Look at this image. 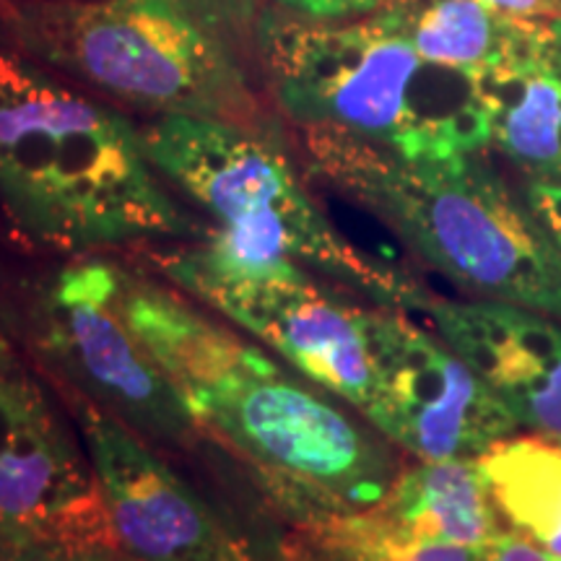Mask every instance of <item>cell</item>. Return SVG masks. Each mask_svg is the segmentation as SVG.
Listing matches in <instances>:
<instances>
[{
  "instance_id": "4",
  "label": "cell",
  "mask_w": 561,
  "mask_h": 561,
  "mask_svg": "<svg viewBox=\"0 0 561 561\" xmlns=\"http://www.w3.org/2000/svg\"><path fill=\"white\" fill-rule=\"evenodd\" d=\"M310 170L396 231L476 299L561 314V252L479 153L403 157L333 130H305Z\"/></svg>"
},
{
  "instance_id": "6",
  "label": "cell",
  "mask_w": 561,
  "mask_h": 561,
  "mask_svg": "<svg viewBox=\"0 0 561 561\" xmlns=\"http://www.w3.org/2000/svg\"><path fill=\"white\" fill-rule=\"evenodd\" d=\"M3 13L19 53L110 100L284 136L242 55L174 0H3Z\"/></svg>"
},
{
  "instance_id": "3",
  "label": "cell",
  "mask_w": 561,
  "mask_h": 561,
  "mask_svg": "<svg viewBox=\"0 0 561 561\" xmlns=\"http://www.w3.org/2000/svg\"><path fill=\"white\" fill-rule=\"evenodd\" d=\"M140 133L164 182L210 219L195 244L161 250L172 261L231 280L312 276L377 307H430L432 297L416 280L333 227L286 157L284 136L185 115L153 117Z\"/></svg>"
},
{
  "instance_id": "21",
  "label": "cell",
  "mask_w": 561,
  "mask_h": 561,
  "mask_svg": "<svg viewBox=\"0 0 561 561\" xmlns=\"http://www.w3.org/2000/svg\"><path fill=\"white\" fill-rule=\"evenodd\" d=\"M525 203H528L536 219L546 229V234H549V240L561 252V178L528 180Z\"/></svg>"
},
{
  "instance_id": "25",
  "label": "cell",
  "mask_w": 561,
  "mask_h": 561,
  "mask_svg": "<svg viewBox=\"0 0 561 561\" xmlns=\"http://www.w3.org/2000/svg\"><path fill=\"white\" fill-rule=\"evenodd\" d=\"M0 45H11L9 30H5V13H3V0H0Z\"/></svg>"
},
{
  "instance_id": "14",
  "label": "cell",
  "mask_w": 561,
  "mask_h": 561,
  "mask_svg": "<svg viewBox=\"0 0 561 561\" xmlns=\"http://www.w3.org/2000/svg\"><path fill=\"white\" fill-rule=\"evenodd\" d=\"M494 500L476 462L439 460L405 468L375 507L371 520L411 541L483 549L500 536Z\"/></svg>"
},
{
  "instance_id": "15",
  "label": "cell",
  "mask_w": 561,
  "mask_h": 561,
  "mask_svg": "<svg viewBox=\"0 0 561 561\" xmlns=\"http://www.w3.org/2000/svg\"><path fill=\"white\" fill-rule=\"evenodd\" d=\"M491 144L528 180L561 178V81L543 55L528 66L479 83Z\"/></svg>"
},
{
  "instance_id": "16",
  "label": "cell",
  "mask_w": 561,
  "mask_h": 561,
  "mask_svg": "<svg viewBox=\"0 0 561 561\" xmlns=\"http://www.w3.org/2000/svg\"><path fill=\"white\" fill-rule=\"evenodd\" d=\"M496 510L523 536L561 557V442L502 439L476 460Z\"/></svg>"
},
{
  "instance_id": "22",
  "label": "cell",
  "mask_w": 561,
  "mask_h": 561,
  "mask_svg": "<svg viewBox=\"0 0 561 561\" xmlns=\"http://www.w3.org/2000/svg\"><path fill=\"white\" fill-rule=\"evenodd\" d=\"M486 561H561L559 553L546 551L543 546L530 541L523 533H500V536L483 549Z\"/></svg>"
},
{
  "instance_id": "13",
  "label": "cell",
  "mask_w": 561,
  "mask_h": 561,
  "mask_svg": "<svg viewBox=\"0 0 561 561\" xmlns=\"http://www.w3.org/2000/svg\"><path fill=\"white\" fill-rule=\"evenodd\" d=\"M380 13L411 39L421 58L476 83L543 55L546 21L510 16L483 0H396Z\"/></svg>"
},
{
  "instance_id": "1",
  "label": "cell",
  "mask_w": 561,
  "mask_h": 561,
  "mask_svg": "<svg viewBox=\"0 0 561 561\" xmlns=\"http://www.w3.org/2000/svg\"><path fill=\"white\" fill-rule=\"evenodd\" d=\"M121 305L201 434L297 525L375 507L401 473L375 426L157 273L123 263Z\"/></svg>"
},
{
  "instance_id": "7",
  "label": "cell",
  "mask_w": 561,
  "mask_h": 561,
  "mask_svg": "<svg viewBox=\"0 0 561 561\" xmlns=\"http://www.w3.org/2000/svg\"><path fill=\"white\" fill-rule=\"evenodd\" d=\"M123 261L60 257L0 291V331L62 401L76 398L174 455L198 447L201 430L121 305Z\"/></svg>"
},
{
  "instance_id": "8",
  "label": "cell",
  "mask_w": 561,
  "mask_h": 561,
  "mask_svg": "<svg viewBox=\"0 0 561 561\" xmlns=\"http://www.w3.org/2000/svg\"><path fill=\"white\" fill-rule=\"evenodd\" d=\"M0 331V543L110 551L102 489L79 426Z\"/></svg>"
},
{
  "instance_id": "24",
  "label": "cell",
  "mask_w": 561,
  "mask_h": 561,
  "mask_svg": "<svg viewBox=\"0 0 561 561\" xmlns=\"http://www.w3.org/2000/svg\"><path fill=\"white\" fill-rule=\"evenodd\" d=\"M543 60H546V66L551 68V73L561 81V19L546 21Z\"/></svg>"
},
{
  "instance_id": "20",
  "label": "cell",
  "mask_w": 561,
  "mask_h": 561,
  "mask_svg": "<svg viewBox=\"0 0 561 561\" xmlns=\"http://www.w3.org/2000/svg\"><path fill=\"white\" fill-rule=\"evenodd\" d=\"M0 561H123L104 549H83L66 543H24L3 546Z\"/></svg>"
},
{
  "instance_id": "10",
  "label": "cell",
  "mask_w": 561,
  "mask_h": 561,
  "mask_svg": "<svg viewBox=\"0 0 561 561\" xmlns=\"http://www.w3.org/2000/svg\"><path fill=\"white\" fill-rule=\"evenodd\" d=\"M377 385L364 419L416 460L483 458L515 432L486 380L445 339H434L398 307L371 310Z\"/></svg>"
},
{
  "instance_id": "5",
  "label": "cell",
  "mask_w": 561,
  "mask_h": 561,
  "mask_svg": "<svg viewBox=\"0 0 561 561\" xmlns=\"http://www.w3.org/2000/svg\"><path fill=\"white\" fill-rule=\"evenodd\" d=\"M255 55L278 110L301 130L346 133L403 157L491 146L479 83L421 58L380 11L320 21L265 9Z\"/></svg>"
},
{
  "instance_id": "11",
  "label": "cell",
  "mask_w": 561,
  "mask_h": 561,
  "mask_svg": "<svg viewBox=\"0 0 561 561\" xmlns=\"http://www.w3.org/2000/svg\"><path fill=\"white\" fill-rule=\"evenodd\" d=\"M62 401V398H60ZM100 481L110 549L123 561H244L159 447L94 405L62 401Z\"/></svg>"
},
{
  "instance_id": "9",
  "label": "cell",
  "mask_w": 561,
  "mask_h": 561,
  "mask_svg": "<svg viewBox=\"0 0 561 561\" xmlns=\"http://www.w3.org/2000/svg\"><path fill=\"white\" fill-rule=\"evenodd\" d=\"M161 278L263 343L364 419L377 385L371 310L312 276L216 278L149 248Z\"/></svg>"
},
{
  "instance_id": "2",
  "label": "cell",
  "mask_w": 561,
  "mask_h": 561,
  "mask_svg": "<svg viewBox=\"0 0 561 561\" xmlns=\"http://www.w3.org/2000/svg\"><path fill=\"white\" fill-rule=\"evenodd\" d=\"M0 219L19 244L58 261L203 234L167 191L140 128L9 45H0Z\"/></svg>"
},
{
  "instance_id": "18",
  "label": "cell",
  "mask_w": 561,
  "mask_h": 561,
  "mask_svg": "<svg viewBox=\"0 0 561 561\" xmlns=\"http://www.w3.org/2000/svg\"><path fill=\"white\" fill-rule=\"evenodd\" d=\"M174 3L198 21L203 30L227 42L234 53H255V32L261 19L255 0H174Z\"/></svg>"
},
{
  "instance_id": "17",
  "label": "cell",
  "mask_w": 561,
  "mask_h": 561,
  "mask_svg": "<svg viewBox=\"0 0 561 561\" xmlns=\"http://www.w3.org/2000/svg\"><path fill=\"white\" fill-rule=\"evenodd\" d=\"M305 530L333 561H486L483 549L455 543L411 541L396 536L380 523L371 520L367 512L333 517L325 523L297 525Z\"/></svg>"
},
{
  "instance_id": "19",
  "label": "cell",
  "mask_w": 561,
  "mask_h": 561,
  "mask_svg": "<svg viewBox=\"0 0 561 561\" xmlns=\"http://www.w3.org/2000/svg\"><path fill=\"white\" fill-rule=\"evenodd\" d=\"M276 3L278 9L305 19L343 21L369 16V13L382 11L385 5L396 3V0H276Z\"/></svg>"
},
{
  "instance_id": "26",
  "label": "cell",
  "mask_w": 561,
  "mask_h": 561,
  "mask_svg": "<svg viewBox=\"0 0 561 561\" xmlns=\"http://www.w3.org/2000/svg\"><path fill=\"white\" fill-rule=\"evenodd\" d=\"M0 551H3V543H0Z\"/></svg>"
},
{
  "instance_id": "23",
  "label": "cell",
  "mask_w": 561,
  "mask_h": 561,
  "mask_svg": "<svg viewBox=\"0 0 561 561\" xmlns=\"http://www.w3.org/2000/svg\"><path fill=\"white\" fill-rule=\"evenodd\" d=\"M483 3L528 21L561 19V0H483Z\"/></svg>"
},
{
  "instance_id": "12",
  "label": "cell",
  "mask_w": 561,
  "mask_h": 561,
  "mask_svg": "<svg viewBox=\"0 0 561 561\" xmlns=\"http://www.w3.org/2000/svg\"><path fill=\"white\" fill-rule=\"evenodd\" d=\"M424 312L517 424L561 442V325L543 312L489 299H432Z\"/></svg>"
}]
</instances>
